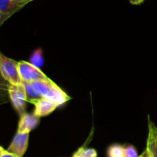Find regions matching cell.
Returning a JSON list of instances; mask_svg holds the SVG:
<instances>
[{
  "label": "cell",
  "instance_id": "cell-1",
  "mask_svg": "<svg viewBox=\"0 0 157 157\" xmlns=\"http://www.w3.org/2000/svg\"><path fill=\"white\" fill-rule=\"evenodd\" d=\"M32 84L41 98L47 99L58 106L71 99V97L51 78L33 82Z\"/></svg>",
  "mask_w": 157,
  "mask_h": 157
},
{
  "label": "cell",
  "instance_id": "cell-2",
  "mask_svg": "<svg viewBox=\"0 0 157 157\" xmlns=\"http://www.w3.org/2000/svg\"><path fill=\"white\" fill-rule=\"evenodd\" d=\"M0 72L2 78L9 84H22V80L18 71V62L0 53Z\"/></svg>",
  "mask_w": 157,
  "mask_h": 157
},
{
  "label": "cell",
  "instance_id": "cell-3",
  "mask_svg": "<svg viewBox=\"0 0 157 157\" xmlns=\"http://www.w3.org/2000/svg\"><path fill=\"white\" fill-rule=\"evenodd\" d=\"M9 98L14 109L20 115L25 113L26 104L28 103L27 95L24 85H12L9 84L8 87Z\"/></svg>",
  "mask_w": 157,
  "mask_h": 157
},
{
  "label": "cell",
  "instance_id": "cell-4",
  "mask_svg": "<svg viewBox=\"0 0 157 157\" xmlns=\"http://www.w3.org/2000/svg\"><path fill=\"white\" fill-rule=\"evenodd\" d=\"M18 71L23 83H33L49 78L39 68L31 64L29 62H18Z\"/></svg>",
  "mask_w": 157,
  "mask_h": 157
},
{
  "label": "cell",
  "instance_id": "cell-5",
  "mask_svg": "<svg viewBox=\"0 0 157 157\" xmlns=\"http://www.w3.org/2000/svg\"><path fill=\"white\" fill-rule=\"evenodd\" d=\"M29 139V132H17L7 150L12 153L15 154L18 157H22L28 149Z\"/></svg>",
  "mask_w": 157,
  "mask_h": 157
},
{
  "label": "cell",
  "instance_id": "cell-6",
  "mask_svg": "<svg viewBox=\"0 0 157 157\" xmlns=\"http://www.w3.org/2000/svg\"><path fill=\"white\" fill-rule=\"evenodd\" d=\"M26 5L16 0H0V26Z\"/></svg>",
  "mask_w": 157,
  "mask_h": 157
},
{
  "label": "cell",
  "instance_id": "cell-7",
  "mask_svg": "<svg viewBox=\"0 0 157 157\" xmlns=\"http://www.w3.org/2000/svg\"><path fill=\"white\" fill-rule=\"evenodd\" d=\"M40 117L34 113H24L20 117L17 132H30L39 124Z\"/></svg>",
  "mask_w": 157,
  "mask_h": 157
},
{
  "label": "cell",
  "instance_id": "cell-8",
  "mask_svg": "<svg viewBox=\"0 0 157 157\" xmlns=\"http://www.w3.org/2000/svg\"><path fill=\"white\" fill-rule=\"evenodd\" d=\"M35 110L34 114L39 117L46 116L53 112L58 106L53 102L47 99L41 98L35 103Z\"/></svg>",
  "mask_w": 157,
  "mask_h": 157
},
{
  "label": "cell",
  "instance_id": "cell-9",
  "mask_svg": "<svg viewBox=\"0 0 157 157\" xmlns=\"http://www.w3.org/2000/svg\"><path fill=\"white\" fill-rule=\"evenodd\" d=\"M150 157H157V127L150 120L147 148Z\"/></svg>",
  "mask_w": 157,
  "mask_h": 157
},
{
  "label": "cell",
  "instance_id": "cell-10",
  "mask_svg": "<svg viewBox=\"0 0 157 157\" xmlns=\"http://www.w3.org/2000/svg\"><path fill=\"white\" fill-rule=\"evenodd\" d=\"M23 85H24L25 89L26 91L28 103L35 104V102L41 99V96L38 95V92H36L35 88L33 87L32 83H23Z\"/></svg>",
  "mask_w": 157,
  "mask_h": 157
},
{
  "label": "cell",
  "instance_id": "cell-11",
  "mask_svg": "<svg viewBox=\"0 0 157 157\" xmlns=\"http://www.w3.org/2000/svg\"><path fill=\"white\" fill-rule=\"evenodd\" d=\"M29 62L31 64L34 65L38 68H41L44 65V57H43V51L41 48L37 49L32 52L30 58H29Z\"/></svg>",
  "mask_w": 157,
  "mask_h": 157
},
{
  "label": "cell",
  "instance_id": "cell-12",
  "mask_svg": "<svg viewBox=\"0 0 157 157\" xmlns=\"http://www.w3.org/2000/svg\"><path fill=\"white\" fill-rule=\"evenodd\" d=\"M107 157H125V147L119 144L111 145L107 151Z\"/></svg>",
  "mask_w": 157,
  "mask_h": 157
},
{
  "label": "cell",
  "instance_id": "cell-13",
  "mask_svg": "<svg viewBox=\"0 0 157 157\" xmlns=\"http://www.w3.org/2000/svg\"><path fill=\"white\" fill-rule=\"evenodd\" d=\"M72 157H98V152L93 148L81 146L73 154Z\"/></svg>",
  "mask_w": 157,
  "mask_h": 157
},
{
  "label": "cell",
  "instance_id": "cell-14",
  "mask_svg": "<svg viewBox=\"0 0 157 157\" xmlns=\"http://www.w3.org/2000/svg\"><path fill=\"white\" fill-rule=\"evenodd\" d=\"M125 157H139L136 148L132 145L125 147Z\"/></svg>",
  "mask_w": 157,
  "mask_h": 157
},
{
  "label": "cell",
  "instance_id": "cell-15",
  "mask_svg": "<svg viewBox=\"0 0 157 157\" xmlns=\"http://www.w3.org/2000/svg\"><path fill=\"white\" fill-rule=\"evenodd\" d=\"M0 157H18L15 154L9 152L7 149H5L3 146L0 147Z\"/></svg>",
  "mask_w": 157,
  "mask_h": 157
},
{
  "label": "cell",
  "instance_id": "cell-16",
  "mask_svg": "<svg viewBox=\"0 0 157 157\" xmlns=\"http://www.w3.org/2000/svg\"><path fill=\"white\" fill-rule=\"evenodd\" d=\"M129 1H130V2L132 5H140L142 2H144L145 0H129Z\"/></svg>",
  "mask_w": 157,
  "mask_h": 157
},
{
  "label": "cell",
  "instance_id": "cell-17",
  "mask_svg": "<svg viewBox=\"0 0 157 157\" xmlns=\"http://www.w3.org/2000/svg\"><path fill=\"white\" fill-rule=\"evenodd\" d=\"M139 157H150V154H149L148 151H147V149H145V150L144 151V152H143L140 155H139Z\"/></svg>",
  "mask_w": 157,
  "mask_h": 157
},
{
  "label": "cell",
  "instance_id": "cell-18",
  "mask_svg": "<svg viewBox=\"0 0 157 157\" xmlns=\"http://www.w3.org/2000/svg\"><path fill=\"white\" fill-rule=\"evenodd\" d=\"M16 1L20 2H22V3H25V4H28V3H29L30 2L33 1V0H16Z\"/></svg>",
  "mask_w": 157,
  "mask_h": 157
}]
</instances>
